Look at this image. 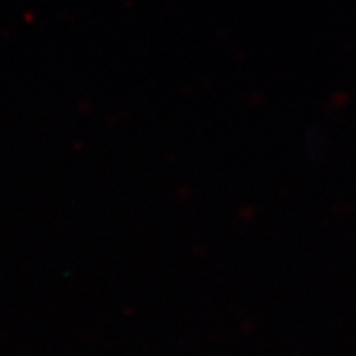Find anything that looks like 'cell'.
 <instances>
[]
</instances>
